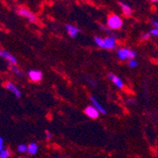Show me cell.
<instances>
[{"label":"cell","mask_w":158,"mask_h":158,"mask_svg":"<svg viewBox=\"0 0 158 158\" xmlns=\"http://www.w3.org/2000/svg\"><path fill=\"white\" fill-rule=\"evenodd\" d=\"M150 33H151V35H152V36L158 37V28H156V27L152 28V30L150 31Z\"/></svg>","instance_id":"cell-21"},{"label":"cell","mask_w":158,"mask_h":158,"mask_svg":"<svg viewBox=\"0 0 158 158\" xmlns=\"http://www.w3.org/2000/svg\"><path fill=\"white\" fill-rule=\"evenodd\" d=\"M128 65H129V67H130V68H135L138 65V63L135 59L134 60H130V61H129V63H128Z\"/></svg>","instance_id":"cell-17"},{"label":"cell","mask_w":158,"mask_h":158,"mask_svg":"<svg viewBox=\"0 0 158 158\" xmlns=\"http://www.w3.org/2000/svg\"><path fill=\"white\" fill-rule=\"evenodd\" d=\"M152 24H153L154 27L158 28V21H153V22H152Z\"/></svg>","instance_id":"cell-25"},{"label":"cell","mask_w":158,"mask_h":158,"mask_svg":"<svg viewBox=\"0 0 158 158\" xmlns=\"http://www.w3.org/2000/svg\"><path fill=\"white\" fill-rule=\"evenodd\" d=\"M16 13L18 14L19 16H22V17L27 18L28 21L31 22V23H36V21H37V18L35 16V14L31 10H30L27 8H26L24 6L19 7L16 10Z\"/></svg>","instance_id":"cell-3"},{"label":"cell","mask_w":158,"mask_h":158,"mask_svg":"<svg viewBox=\"0 0 158 158\" xmlns=\"http://www.w3.org/2000/svg\"><path fill=\"white\" fill-rule=\"evenodd\" d=\"M46 137H47V139H48V140L51 139V138H52V134H51L50 132L47 131V132H46Z\"/></svg>","instance_id":"cell-23"},{"label":"cell","mask_w":158,"mask_h":158,"mask_svg":"<svg viewBox=\"0 0 158 158\" xmlns=\"http://www.w3.org/2000/svg\"><path fill=\"white\" fill-rule=\"evenodd\" d=\"M4 140L2 137H0V152H1L2 150H4Z\"/></svg>","instance_id":"cell-22"},{"label":"cell","mask_w":158,"mask_h":158,"mask_svg":"<svg viewBox=\"0 0 158 158\" xmlns=\"http://www.w3.org/2000/svg\"><path fill=\"white\" fill-rule=\"evenodd\" d=\"M150 1H152V2H158V0H150Z\"/></svg>","instance_id":"cell-26"},{"label":"cell","mask_w":158,"mask_h":158,"mask_svg":"<svg viewBox=\"0 0 158 158\" xmlns=\"http://www.w3.org/2000/svg\"><path fill=\"white\" fill-rule=\"evenodd\" d=\"M107 77H108V79L114 84V86H116V87H118V88L120 89V90L124 89V87H125L124 82H123V81H122L119 77H118L117 75H114V74H113V73H109V74L107 75Z\"/></svg>","instance_id":"cell-5"},{"label":"cell","mask_w":158,"mask_h":158,"mask_svg":"<svg viewBox=\"0 0 158 158\" xmlns=\"http://www.w3.org/2000/svg\"><path fill=\"white\" fill-rule=\"evenodd\" d=\"M27 152L30 154H36L38 152V145L36 143H31L30 145L27 146Z\"/></svg>","instance_id":"cell-13"},{"label":"cell","mask_w":158,"mask_h":158,"mask_svg":"<svg viewBox=\"0 0 158 158\" xmlns=\"http://www.w3.org/2000/svg\"><path fill=\"white\" fill-rule=\"evenodd\" d=\"M94 42H95V44H96L98 48H104V41H103V38L99 37V36H96V37L94 38Z\"/></svg>","instance_id":"cell-15"},{"label":"cell","mask_w":158,"mask_h":158,"mask_svg":"<svg viewBox=\"0 0 158 158\" xmlns=\"http://www.w3.org/2000/svg\"><path fill=\"white\" fill-rule=\"evenodd\" d=\"M86 81H87V82L92 86V87H97L98 83H97L94 80H92L91 78H90V79H89V78H86Z\"/></svg>","instance_id":"cell-20"},{"label":"cell","mask_w":158,"mask_h":158,"mask_svg":"<svg viewBox=\"0 0 158 158\" xmlns=\"http://www.w3.org/2000/svg\"><path fill=\"white\" fill-rule=\"evenodd\" d=\"M10 155V152L8 149H4L0 152V158H9Z\"/></svg>","instance_id":"cell-16"},{"label":"cell","mask_w":158,"mask_h":158,"mask_svg":"<svg viewBox=\"0 0 158 158\" xmlns=\"http://www.w3.org/2000/svg\"><path fill=\"white\" fill-rule=\"evenodd\" d=\"M90 100H91L92 105L99 112V114H105L107 113L106 109H105L102 104H100V102H98V100L94 96H91V97H90Z\"/></svg>","instance_id":"cell-8"},{"label":"cell","mask_w":158,"mask_h":158,"mask_svg":"<svg viewBox=\"0 0 158 158\" xmlns=\"http://www.w3.org/2000/svg\"><path fill=\"white\" fill-rule=\"evenodd\" d=\"M118 57L120 61H125V60H134L135 59L136 57V52L130 49V48H118L117 51Z\"/></svg>","instance_id":"cell-1"},{"label":"cell","mask_w":158,"mask_h":158,"mask_svg":"<svg viewBox=\"0 0 158 158\" xmlns=\"http://www.w3.org/2000/svg\"><path fill=\"white\" fill-rule=\"evenodd\" d=\"M9 67H10V69L11 70V72H12V73H14L15 75H18V76H23V71L20 70L15 64H9Z\"/></svg>","instance_id":"cell-14"},{"label":"cell","mask_w":158,"mask_h":158,"mask_svg":"<svg viewBox=\"0 0 158 158\" xmlns=\"http://www.w3.org/2000/svg\"><path fill=\"white\" fill-rule=\"evenodd\" d=\"M104 41V48L107 50H112L114 49L117 47V39L113 36H108L103 38Z\"/></svg>","instance_id":"cell-6"},{"label":"cell","mask_w":158,"mask_h":158,"mask_svg":"<svg viewBox=\"0 0 158 158\" xmlns=\"http://www.w3.org/2000/svg\"><path fill=\"white\" fill-rule=\"evenodd\" d=\"M127 103H129L130 105H135V100H132V99H128Z\"/></svg>","instance_id":"cell-24"},{"label":"cell","mask_w":158,"mask_h":158,"mask_svg":"<svg viewBox=\"0 0 158 158\" xmlns=\"http://www.w3.org/2000/svg\"><path fill=\"white\" fill-rule=\"evenodd\" d=\"M17 151L19 152H27V146L22 144V145H19L18 148H17Z\"/></svg>","instance_id":"cell-19"},{"label":"cell","mask_w":158,"mask_h":158,"mask_svg":"<svg viewBox=\"0 0 158 158\" xmlns=\"http://www.w3.org/2000/svg\"><path fill=\"white\" fill-rule=\"evenodd\" d=\"M122 19L114 13H111L107 18V26L111 30H119L122 27Z\"/></svg>","instance_id":"cell-2"},{"label":"cell","mask_w":158,"mask_h":158,"mask_svg":"<svg viewBox=\"0 0 158 158\" xmlns=\"http://www.w3.org/2000/svg\"><path fill=\"white\" fill-rule=\"evenodd\" d=\"M140 38H141V40H143V41L149 40V39L151 38V33H150V32H144V33H142Z\"/></svg>","instance_id":"cell-18"},{"label":"cell","mask_w":158,"mask_h":158,"mask_svg":"<svg viewBox=\"0 0 158 158\" xmlns=\"http://www.w3.org/2000/svg\"><path fill=\"white\" fill-rule=\"evenodd\" d=\"M65 30H66L67 33L69 34V36L71 38H76L78 36V34L80 33V30H79V28L77 27L73 26V25H71V24L65 25Z\"/></svg>","instance_id":"cell-9"},{"label":"cell","mask_w":158,"mask_h":158,"mask_svg":"<svg viewBox=\"0 0 158 158\" xmlns=\"http://www.w3.org/2000/svg\"><path fill=\"white\" fill-rule=\"evenodd\" d=\"M119 6L121 7V10H122V12H123V14L125 16H130L131 14H132V12H133V10H132V8L129 6L128 4H125V3H123V2H120L119 3Z\"/></svg>","instance_id":"cell-12"},{"label":"cell","mask_w":158,"mask_h":158,"mask_svg":"<svg viewBox=\"0 0 158 158\" xmlns=\"http://www.w3.org/2000/svg\"><path fill=\"white\" fill-rule=\"evenodd\" d=\"M0 57L5 60H7L9 62V64H17V60L14 56H12L10 53H9L8 51L6 50H3V49H0Z\"/></svg>","instance_id":"cell-7"},{"label":"cell","mask_w":158,"mask_h":158,"mask_svg":"<svg viewBox=\"0 0 158 158\" xmlns=\"http://www.w3.org/2000/svg\"><path fill=\"white\" fill-rule=\"evenodd\" d=\"M83 113L85 114L86 117H88L91 119H97L99 117V112L93 105H89V106L86 107L84 109Z\"/></svg>","instance_id":"cell-4"},{"label":"cell","mask_w":158,"mask_h":158,"mask_svg":"<svg viewBox=\"0 0 158 158\" xmlns=\"http://www.w3.org/2000/svg\"><path fill=\"white\" fill-rule=\"evenodd\" d=\"M28 77H30V79L32 81L38 82L43 79V73L38 70H31L30 72H28Z\"/></svg>","instance_id":"cell-10"},{"label":"cell","mask_w":158,"mask_h":158,"mask_svg":"<svg viewBox=\"0 0 158 158\" xmlns=\"http://www.w3.org/2000/svg\"><path fill=\"white\" fill-rule=\"evenodd\" d=\"M58 158H59V157H58Z\"/></svg>","instance_id":"cell-27"},{"label":"cell","mask_w":158,"mask_h":158,"mask_svg":"<svg viewBox=\"0 0 158 158\" xmlns=\"http://www.w3.org/2000/svg\"><path fill=\"white\" fill-rule=\"evenodd\" d=\"M5 87H6L8 90H10V91L14 96H15L17 98H21V92H20V90H19L13 83H11V82H7V83L5 84Z\"/></svg>","instance_id":"cell-11"}]
</instances>
